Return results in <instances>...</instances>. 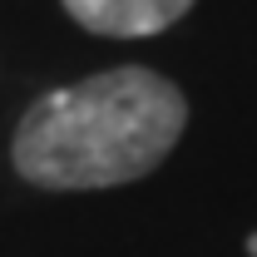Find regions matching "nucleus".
Here are the masks:
<instances>
[{
  "label": "nucleus",
  "mask_w": 257,
  "mask_h": 257,
  "mask_svg": "<svg viewBox=\"0 0 257 257\" xmlns=\"http://www.w3.org/2000/svg\"><path fill=\"white\" fill-rule=\"evenodd\" d=\"M188 99L154 69H104L55 89L15 128V168L35 188H119L144 178L183 139Z\"/></svg>",
  "instance_id": "1"
},
{
  "label": "nucleus",
  "mask_w": 257,
  "mask_h": 257,
  "mask_svg": "<svg viewBox=\"0 0 257 257\" xmlns=\"http://www.w3.org/2000/svg\"><path fill=\"white\" fill-rule=\"evenodd\" d=\"M69 20H79L94 35L114 40H139V35H159L173 20H183L193 0H64Z\"/></svg>",
  "instance_id": "2"
},
{
  "label": "nucleus",
  "mask_w": 257,
  "mask_h": 257,
  "mask_svg": "<svg viewBox=\"0 0 257 257\" xmlns=\"http://www.w3.org/2000/svg\"><path fill=\"white\" fill-rule=\"evenodd\" d=\"M247 252H252V257H257V232H252V237H247Z\"/></svg>",
  "instance_id": "3"
}]
</instances>
